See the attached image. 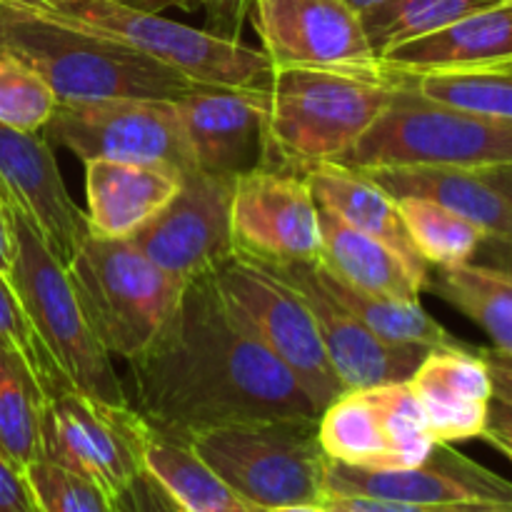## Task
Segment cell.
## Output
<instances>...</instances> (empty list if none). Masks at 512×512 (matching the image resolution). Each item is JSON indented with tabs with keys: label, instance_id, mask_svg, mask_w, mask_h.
<instances>
[{
	"label": "cell",
	"instance_id": "6da1fadb",
	"mask_svg": "<svg viewBox=\"0 0 512 512\" xmlns=\"http://www.w3.org/2000/svg\"><path fill=\"white\" fill-rule=\"evenodd\" d=\"M130 373L140 418L153 433L183 443L240 420L320 415L293 373L230 313L213 275L185 285Z\"/></svg>",
	"mask_w": 512,
	"mask_h": 512
},
{
	"label": "cell",
	"instance_id": "7a4b0ae2",
	"mask_svg": "<svg viewBox=\"0 0 512 512\" xmlns=\"http://www.w3.org/2000/svg\"><path fill=\"white\" fill-rule=\"evenodd\" d=\"M0 45L28 60L58 103L103 98L178 100L193 80L158 60L33 10L0 8Z\"/></svg>",
	"mask_w": 512,
	"mask_h": 512
},
{
	"label": "cell",
	"instance_id": "3957f363",
	"mask_svg": "<svg viewBox=\"0 0 512 512\" xmlns=\"http://www.w3.org/2000/svg\"><path fill=\"white\" fill-rule=\"evenodd\" d=\"M398 85L388 78L310 68H275L270 78L265 168L305 175L318 163H343Z\"/></svg>",
	"mask_w": 512,
	"mask_h": 512
},
{
	"label": "cell",
	"instance_id": "277c9868",
	"mask_svg": "<svg viewBox=\"0 0 512 512\" xmlns=\"http://www.w3.org/2000/svg\"><path fill=\"white\" fill-rule=\"evenodd\" d=\"M320 415L240 420L190 435L188 445L230 488L260 510L320 505L330 458L318 435Z\"/></svg>",
	"mask_w": 512,
	"mask_h": 512
},
{
	"label": "cell",
	"instance_id": "5b68a950",
	"mask_svg": "<svg viewBox=\"0 0 512 512\" xmlns=\"http://www.w3.org/2000/svg\"><path fill=\"white\" fill-rule=\"evenodd\" d=\"M65 270L98 343L125 363L155 343L188 285L160 270L130 240L98 238L90 230Z\"/></svg>",
	"mask_w": 512,
	"mask_h": 512
},
{
	"label": "cell",
	"instance_id": "8992f818",
	"mask_svg": "<svg viewBox=\"0 0 512 512\" xmlns=\"http://www.w3.org/2000/svg\"><path fill=\"white\" fill-rule=\"evenodd\" d=\"M50 18L128 45L210 88H270L273 65L258 48L123 0H53Z\"/></svg>",
	"mask_w": 512,
	"mask_h": 512
},
{
	"label": "cell",
	"instance_id": "52a82bcc",
	"mask_svg": "<svg viewBox=\"0 0 512 512\" xmlns=\"http://www.w3.org/2000/svg\"><path fill=\"white\" fill-rule=\"evenodd\" d=\"M5 210L15 238L10 285L45 353L75 390L105 403L128 405L123 385L113 370V358L90 330L65 265L50 253L43 238L18 210L8 205Z\"/></svg>",
	"mask_w": 512,
	"mask_h": 512
},
{
	"label": "cell",
	"instance_id": "ba28073f",
	"mask_svg": "<svg viewBox=\"0 0 512 512\" xmlns=\"http://www.w3.org/2000/svg\"><path fill=\"white\" fill-rule=\"evenodd\" d=\"M350 168L445 165L485 170L512 163V120L448 108L395 88L388 110L343 160Z\"/></svg>",
	"mask_w": 512,
	"mask_h": 512
},
{
	"label": "cell",
	"instance_id": "9c48e42d",
	"mask_svg": "<svg viewBox=\"0 0 512 512\" xmlns=\"http://www.w3.org/2000/svg\"><path fill=\"white\" fill-rule=\"evenodd\" d=\"M230 313L280 360L323 413L345 385L335 375L308 300L288 280L248 258H230L213 275Z\"/></svg>",
	"mask_w": 512,
	"mask_h": 512
},
{
	"label": "cell",
	"instance_id": "30bf717a",
	"mask_svg": "<svg viewBox=\"0 0 512 512\" xmlns=\"http://www.w3.org/2000/svg\"><path fill=\"white\" fill-rule=\"evenodd\" d=\"M148 443V423L130 403H105L73 385L48 393L43 460L90 480L110 500H118L145 473Z\"/></svg>",
	"mask_w": 512,
	"mask_h": 512
},
{
	"label": "cell",
	"instance_id": "8fae6325",
	"mask_svg": "<svg viewBox=\"0 0 512 512\" xmlns=\"http://www.w3.org/2000/svg\"><path fill=\"white\" fill-rule=\"evenodd\" d=\"M43 135L80 160L163 165L180 175L195 168L175 100L103 98L58 103Z\"/></svg>",
	"mask_w": 512,
	"mask_h": 512
},
{
	"label": "cell",
	"instance_id": "7c38bea8",
	"mask_svg": "<svg viewBox=\"0 0 512 512\" xmlns=\"http://www.w3.org/2000/svg\"><path fill=\"white\" fill-rule=\"evenodd\" d=\"M325 455L363 470L415 468L435 440L410 383L345 390L318 418Z\"/></svg>",
	"mask_w": 512,
	"mask_h": 512
},
{
	"label": "cell",
	"instance_id": "4fadbf2b",
	"mask_svg": "<svg viewBox=\"0 0 512 512\" xmlns=\"http://www.w3.org/2000/svg\"><path fill=\"white\" fill-rule=\"evenodd\" d=\"M233 193L235 178L190 170L178 195L130 243L183 283L215 275L235 258Z\"/></svg>",
	"mask_w": 512,
	"mask_h": 512
},
{
	"label": "cell",
	"instance_id": "5bb4252c",
	"mask_svg": "<svg viewBox=\"0 0 512 512\" xmlns=\"http://www.w3.org/2000/svg\"><path fill=\"white\" fill-rule=\"evenodd\" d=\"M253 23L275 68L385 78L363 18L343 0H250Z\"/></svg>",
	"mask_w": 512,
	"mask_h": 512
},
{
	"label": "cell",
	"instance_id": "9a60e30c",
	"mask_svg": "<svg viewBox=\"0 0 512 512\" xmlns=\"http://www.w3.org/2000/svg\"><path fill=\"white\" fill-rule=\"evenodd\" d=\"M328 495L398 500L435 512H512V483L453 445L435 443L415 468L363 470L330 460Z\"/></svg>",
	"mask_w": 512,
	"mask_h": 512
},
{
	"label": "cell",
	"instance_id": "2e32d148",
	"mask_svg": "<svg viewBox=\"0 0 512 512\" xmlns=\"http://www.w3.org/2000/svg\"><path fill=\"white\" fill-rule=\"evenodd\" d=\"M235 255L253 263H318L323 253L320 208L303 175L280 168H255L235 178Z\"/></svg>",
	"mask_w": 512,
	"mask_h": 512
},
{
	"label": "cell",
	"instance_id": "e0dca14e",
	"mask_svg": "<svg viewBox=\"0 0 512 512\" xmlns=\"http://www.w3.org/2000/svg\"><path fill=\"white\" fill-rule=\"evenodd\" d=\"M0 200L15 208L50 253L68 268L88 235V220L70 198L50 140L0 123Z\"/></svg>",
	"mask_w": 512,
	"mask_h": 512
},
{
	"label": "cell",
	"instance_id": "ac0fdd59",
	"mask_svg": "<svg viewBox=\"0 0 512 512\" xmlns=\"http://www.w3.org/2000/svg\"><path fill=\"white\" fill-rule=\"evenodd\" d=\"M195 168L238 175L265 168L268 160L270 90L195 85L175 100Z\"/></svg>",
	"mask_w": 512,
	"mask_h": 512
},
{
	"label": "cell",
	"instance_id": "d6986e66",
	"mask_svg": "<svg viewBox=\"0 0 512 512\" xmlns=\"http://www.w3.org/2000/svg\"><path fill=\"white\" fill-rule=\"evenodd\" d=\"M260 265V263H258ZM270 268V265H265ZM303 293L318 323L325 353L345 390L373 388V385L405 383L415 373L430 348L420 345H395L365 328L348 310L340 308L325 290L315 283L310 263H293L270 268Z\"/></svg>",
	"mask_w": 512,
	"mask_h": 512
},
{
	"label": "cell",
	"instance_id": "ffe728a7",
	"mask_svg": "<svg viewBox=\"0 0 512 512\" xmlns=\"http://www.w3.org/2000/svg\"><path fill=\"white\" fill-rule=\"evenodd\" d=\"M390 83L430 73H512V5H493L378 55Z\"/></svg>",
	"mask_w": 512,
	"mask_h": 512
},
{
	"label": "cell",
	"instance_id": "44dd1931",
	"mask_svg": "<svg viewBox=\"0 0 512 512\" xmlns=\"http://www.w3.org/2000/svg\"><path fill=\"white\" fill-rule=\"evenodd\" d=\"M435 443H463L483 435L493 383L480 348H435L410 375Z\"/></svg>",
	"mask_w": 512,
	"mask_h": 512
},
{
	"label": "cell",
	"instance_id": "7402d4cb",
	"mask_svg": "<svg viewBox=\"0 0 512 512\" xmlns=\"http://www.w3.org/2000/svg\"><path fill=\"white\" fill-rule=\"evenodd\" d=\"M85 220L98 238L130 240L178 195L183 175L163 165L85 160Z\"/></svg>",
	"mask_w": 512,
	"mask_h": 512
},
{
	"label": "cell",
	"instance_id": "603a6c76",
	"mask_svg": "<svg viewBox=\"0 0 512 512\" xmlns=\"http://www.w3.org/2000/svg\"><path fill=\"white\" fill-rule=\"evenodd\" d=\"M320 208H328L360 233L380 240L398 253L420 278L430 283L433 268L420 258L400 218L398 203L388 190L380 188L363 170L345 163H318L303 175Z\"/></svg>",
	"mask_w": 512,
	"mask_h": 512
},
{
	"label": "cell",
	"instance_id": "cb8c5ba5",
	"mask_svg": "<svg viewBox=\"0 0 512 512\" xmlns=\"http://www.w3.org/2000/svg\"><path fill=\"white\" fill-rule=\"evenodd\" d=\"M393 198H428L478 225L485 235L512 238V210L478 170L445 165H380L358 168Z\"/></svg>",
	"mask_w": 512,
	"mask_h": 512
},
{
	"label": "cell",
	"instance_id": "d4e9b609",
	"mask_svg": "<svg viewBox=\"0 0 512 512\" xmlns=\"http://www.w3.org/2000/svg\"><path fill=\"white\" fill-rule=\"evenodd\" d=\"M320 233L323 253L318 263L343 283L398 300H420V293L428 290V280L420 278L398 253L355 230L333 210L320 208Z\"/></svg>",
	"mask_w": 512,
	"mask_h": 512
},
{
	"label": "cell",
	"instance_id": "484cf974",
	"mask_svg": "<svg viewBox=\"0 0 512 512\" xmlns=\"http://www.w3.org/2000/svg\"><path fill=\"white\" fill-rule=\"evenodd\" d=\"M43 383L30 360L0 338V455L20 475L43 460Z\"/></svg>",
	"mask_w": 512,
	"mask_h": 512
},
{
	"label": "cell",
	"instance_id": "4316f807",
	"mask_svg": "<svg viewBox=\"0 0 512 512\" xmlns=\"http://www.w3.org/2000/svg\"><path fill=\"white\" fill-rule=\"evenodd\" d=\"M313 278L325 295L335 300L343 310H348L355 320L395 345H420V348H465L450 330H445L420 300H398L385 295L365 293L335 278L320 263H310Z\"/></svg>",
	"mask_w": 512,
	"mask_h": 512
},
{
	"label": "cell",
	"instance_id": "83f0119b",
	"mask_svg": "<svg viewBox=\"0 0 512 512\" xmlns=\"http://www.w3.org/2000/svg\"><path fill=\"white\" fill-rule=\"evenodd\" d=\"M145 470L185 512H265L235 493L183 440L150 430Z\"/></svg>",
	"mask_w": 512,
	"mask_h": 512
},
{
	"label": "cell",
	"instance_id": "f1b7e54d",
	"mask_svg": "<svg viewBox=\"0 0 512 512\" xmlns=\"http://www.w3.org/2000/svg\"><path fill=\"white\" fill-rule=\"evenodd\" d=\"M428 290L473 320L498 353L512 358V278L478 263L435 268Z\"/></svg>",
	"mask_w": 512,
	"mask_h": 512
},
{
	"label": "cell",
	"instance_id": "f546056e",
	"mask_svg": "<svg viewBox=\"0 0 512 512\" xmlns=\"http://www.w3.org/2000/svg\"><path fill=\"white\" fill-rule=\"evenodd\" d=\"M410 243L430 268L473 263L485 233L470 220L450 213L428 198H395Z\"/></svg>",
	"mask_w": 512,
	"mask_h": 512
},
{
	"label": "cell",
	"instance_id": "4dcf8cb0",
	"mask_svg": "<svg viewBox=\"0 0 512 512\" xmlns=\"http://www.w3.org/2000/svg\"><path fill=\"white\" fill-rule=\"evenodd\" d=\"M500 5L498 0H385L363 13V28L368 33L375 55L408 40L443 30L455 20L478 10Z\"/></svg>",
	"mask_w": 512,
	"mask_h": 512
},
{
	"label": "cell",
	"instance_id": "1f68e13d",
	"mask_svg": "<svg viewBox=\"0 0 512 512\" xmlns=\"http://www.w3.org/2000/svg\"><path fill=\"white\" fill-rule=\"evenodd\" d=\"M395 85L448 108L512 120V73H430L398 80Z\"/></svg>",
	"mask_w": 512,
	"mask_h": 512
},
{
	"label": "cell",
	"instance_id": "d6a6232c",
	"mask_svg": "<svg viewBox=\"0 0 512 512\" xmlns=\"http://www.w3.org/2000/svg\"><path fill=\"white\" fill-rule=\"evenodd\" d=\"M58 98L43 75L0 45V123L25 133H43Z\"/></svg>",
	"mask_w": 512,
	"mask_h": 512
},
{
	"label": "cell",
	"instance_id": "836d02e7",
	"mask_svg": "<svg viewBox=\"0 0 512 512\" xmlns=\"http://www.w3.org/2000/svg\"><path fill=\"white\" fill-rule=\"evenodd\" d=\"M38 512H113V500L95 483L38 460L23 473Z\"/></svg>",
	"mask_w": 512,
	"mask_h": 512
},
{
	"label": "cell",
	"instance_id": "e575fe53",
	"mask_svg": "<svg viewBox=\"0 0 512 512\" xmlns=\"http://www.w3.org/2000/svg\"><path fill=\"white\" fill-rule=\"evenodd\" d=\"M0 338H8L10 343L30 360V365H33L35 373H38L40 383H43L45 395L63 388V385H70L68 380L60 375V370L55 368L50 355L45 353L43 343H40V338L35 335L33 325H30L18 295H15V288L10 285V280L5 278L3 273H0Z\"/></svg>",
	"mask_w": 512,
	"mask_h": 512
},
{
	"label": "cell",
	"instance_id": "d590c367",
	"mask_svg": "<svg viewBox=\"0 0 512 512\" xmlns=\"http://www.w3.org/2000/svg\"><path fill=\"white\" fill-rule=\"evenodd\" d=\"M113 512H185L170 498L168 490L145 470L128 490L113 500Z\"/></svg>",
	"mask_w": 512,
	"mask_h": 512
},
{
	"label": "cell",
	"instance_id": "8d00e7d4",
	"mask_svg": "<svg viewBox=\"0 0 512 512\" xmlns=\"http://www.w3.org/2000/svg\"><path fill=\"white\" fill-rule=\"evenodd\" d=\"M0 512H38L25 478L5 463L3 455H0Z\"/></svg>",
	"mask_w": 512,
	"mask_h": 512
},
{
	"label": "cell",
	"instance_id": "74e56055",
	"mask_svg": "<svg viewBox=\"0 0 512 512\" xmlns=\"http://www.w3.org/2000/svg\"><path fill=\"white\" fill-rule=\"evenodd\" d=\"M480 438L488 445H493L495 450L512 460V405L500 403V400H490L488 408V420H485V428Z\"/></svg>",
	"mask_w": 512,
	"mask_h": 512
},
{
	"label": "cell",
	"instance_id": "f35d334b",
	"mask_svg": "<svg viewBox=\"0 0 512 512\" xmlns=\"http://www.w3.org/2000/svg\"><path fill=\"white\" fill-rule=\"evenodd\" d=\"M473 263L483 268L498 270V273L512 278V238H498V235H485L478 245Z\"/></svg>",
	"mask_w": 512,
	"mask_h": 512
},
{
	"label": "cell",
	"instance_id": "ab89813d",
	"mask_svg": "<svg viewBox=\"0 0 512 512\" xmlns=\"http://www.w3.org/2000/svg\"><path fill=\"white\" fill-rule=\"evenodd\" d=\"M480 353H483L485 363H488L493 398L500 400V403L512 405V358L510 355L498 353V350L480 348Z\"/></svg>",
	"mask_w": 512,
	"mask_h": 512
},
{
	"label": "cell",
	"instance_id": "60d3db41",
	"mask_svg": "<svg viewBox=\"0 0 512 512\" xmlns=\"http://www.w3.org/2000/svg\"><path fill=\"white\" fill-rule=\"evenodd\" d=\"M13 260H15V238H13V225H10V215L5 210L3 200H0V273L10 280L13 273Z\"/></svg>",
	"mask_w": 512,
	"mask_h": 512
},
{
	"label": "cell",
	"instance_id": "b9f144b4",
	"mask_svg": "<svg viewBox=\"0 0 512 512\" xmlns=\"http://www.w3.org/2000/svg\"><path fill=\"white\" fill-rule=\"evenodd\" d=\"M478 175L505 200V203H508V208L512 210V163L478 170Z\"/></svg>",
	"mask_w": 512,
	"mask_h": 512
},
{
	"label": "cell",
	"instance_id": "7bdbcfd3",
	"mask_svg": "<svg viewBox=\"0 0 512 512\" xmlns=\"http://www.w3.org/2000/svg\"><path fill=\"white\" fill-rule=\"evenodd\" d=\"M0 8L33 10V13H50V10H53V3H50V0H0Z\"/></svg>",
	"mask_w": 512,
	"mask_h": 512
},
{
	"label": "cell",
	"instance_id": "ee69618b",
	"mask_svg": "<svg viewBox=\"0 0 512 512\" xmlns=\"http://www.w3.org/2000/svg\"><path fill=\"white\" fill-rule=\"evenodd\" d=\"M123 3L138 5V8H145V10H158V8H165V5L193 3V0H123Z\"/></svg>",
	"mask_w": 512,
	"mask_h": 512
},
{
	"label": "cell",
	"instance_id": "f6af8a7d",
	"mask_svg": "<svg viewBox=\"0 0 512 512\" xmlns=\"http://www.w3.org/2000/svg\"><path fill=\"white\" fill-rule=\"evenodd\" d=\"M343 3L348 5V8H353L358 15H363V13H368V10H373L375 5L385 3V0H343Z\"/></svg>",
	"mask_w": 512,
	"mask_h": 512
},
{
	"label": "cell",
	"instance_id": "bcb514c9",
	"mask_svg": "<svg viewBox=\"0 0 512 512\" xmlns=\"http://www.w3.org/2000/svg\"><path fill=\"white\" fill-rule=\"evenodd\" d=\"M265 512H325L320 505H285V508H273Z\"/></svg>",
	"mask_w": 512,
	"mask_h": 512
},
{
	"label": "cell",
	"instance_id": "7dc6e473",
	"mask_svg": "<svg viewBox=\"0 0 512 512\" xmlns=\"http://www.w3.org/2000/svg\"><path fill=\"white\" fill-rule=\"evenodd\" d=\"M320 508H323L325 512H355V510H348V508H343V505H335V503H330V500H323V503H320Z\"/></svg>",
	"mask_w": 512,
	"mask_h": 512
},
{
	"label": "cell",
	"instance_id": "c3c4849f",
	"mask_svg": "<svg viewBox=\"0 0 512 512\" xmlns=\"http://www.w3.org/2000/svg\"><path fill=\"white\" fill-rule=\"evenodd\" d=\"M498 3H505V5H512V0H498Z\"/></svg>",
	"mask_w": 512,
	"mask_h": 512
},
{
	"label": "cell",
	"instance_id": "681fc988",
	"mask_svg": "<svg viewBox=\"0 0 512 512\" xmlns=\"http://www.w3.org/2000/svg\"><path fill=\"white\" fill-rule=\"evenodd\" d=\"M50 3H53V0H50Z\"/></svg>",
	"mask_w": 512,
	"mask_h": 512
}]
</instances>
